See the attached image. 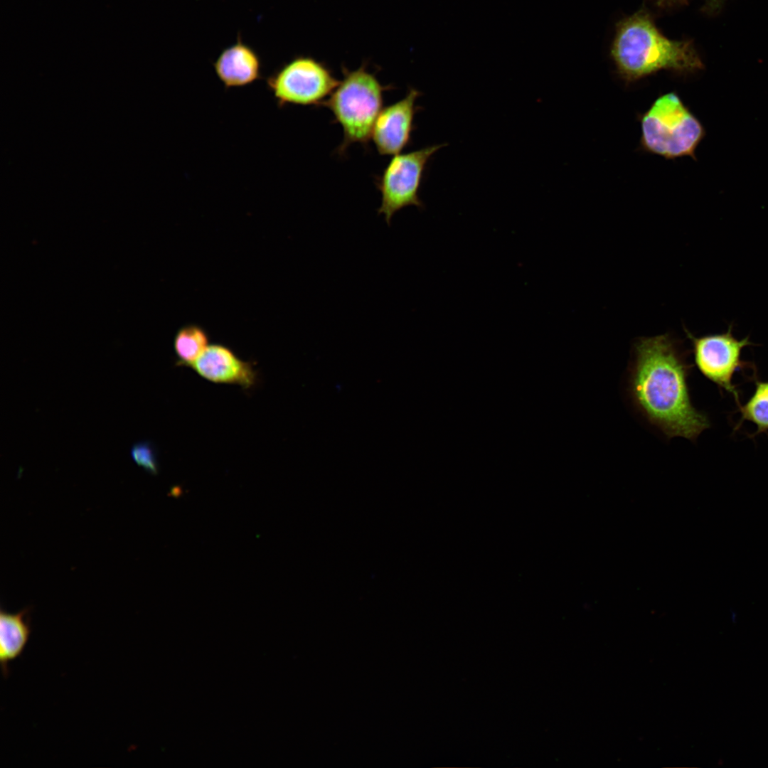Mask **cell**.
Returning <instances> with one entry per match:
<instances>
[{
	"mask_svg": "<svg viewBox=\"0 0 768 768\" xmlns=\"http://www.w3.org/2000/svg\"><path fill=\"white\" fill-rule=\"evenodd\" d=\"M689 365L668 334L640 338L634 345L628 392L638 411L667 438L691 441L710 427L708 417L690 400Z\"/></svg>",
	"mask_w": 768,
	"mask_h": 768,
	"instance_id": "6da1fadb",
	"label": "cell"
},
{
	"mask_svg": "<svg viewBox=\"0 0 768 768\" xmlns=\"http://www.w3.org/2000/svg\"><path fill=\"white\" fill-rule=\"evenodd\" d=\"M610 56L618 74L626 82L660 70L687 74L703 68L692 41L666 37L644 9L617 23Z\"/></svg>",
	"mask_w": 768,
	"mask_h": 768,
	"instance_id": "7a4b0ae2",
	"label": "cell"
},
{
	"mask_svg": "<svg viewBox=\"0 0 768 768\" xmlns=\"http://www.w3.org/2000/svg\"><path fill=\"white\" fill-rule=\"evenodd\" d=\"M343 78L321 106L328 108L342 128L343 139L337 149L343 154L352 144L367 146L375 119L383 109L382 85L365 65L353 71L343 68Z\"/></svg>",
	"mask_w": 768,
	"mask_h": 768,
	"instance_id": "3957f363",
	"label": "cell"
},
{
	"mask_svg": "<svg viewBox=\"0 0 768 768\" xmlns=\"http://www.w3.org/2000/svg\"><path fill=\"white\" fill-rule=\"evenodd\" d=\"M641 147L667 159H695V151L705 136L701 123L674 92L655 100L641 118Z\"/></svg>",
	"mask_w": 768,
	"mask_h": 768,
	"instance_id": "277c9868",
	"label": "cell"
},
{
	"mask_svg": "<svg viewBox=\"0 0 768 768\" xmlns=\"http://www.w3.org/2000/svg\"><path fill=\"white\" fill-rule=\"evenodd\" d=\"M339 81L322 63L310 57H296L267 80L279 107L288 105L321 106Z\"/></svg>",
	"mask_w": 768,
	"mask_h": 768,
	"instance_id": "5b68a950",
	"label": "cell"
},
{
	"mask_svg": "<svg viewBox=\"0 0 768 768\" xmlns=\"http://www.w3.org/2000/svg\"><path fill=\"white\" fill-rule=\"evenodd\" d=\"M446 144H435L393 156L375 185L380 193L378 214L383 215L388 225L401 209L414 206L423 208L418 193L426 165L431 156Z\"/></svg>",
	"mask_w": 768,
	"mask_h": 768,
	"instance_id": "8992f818",
	"label": "cell"
},
{
	"mask_svg": "<svg viewBox=\"0 0 768 768\" xmlns=\"http://www.w3.org/2000/svg\"><path fill=\"white\" fill-rule=\"evenodd\" d=\"M692 344L694 363L700 373L720 389L731 394L738 406L739 393L732 383L734 373L745 366L741 360L742 349L754 345L749 336L737 339L730 324L725 333L694 336L685 330Z\"/></svg>",
	"mask_w": 768,
	"mask_h": 768,
	"instance_id": "52a82bcc",
	"label": "cell"
},
{
	"mask_svg": "<svg viewBox=\"0 0 768 768\" xmlns=\"http://www.w3.org/2000/svg\"><path fill=\"white\" fill-rule=\"evenodd\" d=\"M420 95L419 90L410 88L403 98L381 110L370 137L380 154L395 156L408 145L418 109L415 102Z\"/></svg>",
	"mask_w": 768,
	"mask_h": 768,
	"instance_id": "ba28073f",
	"label": "cell"
},
{
	"mask_svg": "<svg viewBox=\"0 0 768 768\" xmlns=\"http://www.w3.org/2000/svg\"><path fill=\"white\" fill-rule=\"evenodd\" d=\"M190 367L208 381L238 385L245 389L254 386L257 380L251 363L241 360L221 344L209 345Z\"/></svg>",
	"mask_w": 768,
	"mask_h": 768,
	"instance_id": "9c48e42d",
	"label": "cell"
},
{
	"mask_svg": "<svg viewBox=\"0 0 768 768\" xmlns=\"http://www.w3.org/2000/svg\"><path fill=\"white\" fill-rule=\"evenodd\" d=\"M218 78L225 88L241 87L261 78V60L256 51L237 41L225 48L213 63Z\"/></svg>",
	"mask_w": 768,
	"mask_h": 768,
	"instance_id": "30bf717a",
	"label": "cell"
},
{
	"mask_svg": "<svg viewBox=\"0 0 768 768\" xmlns=\"http://www.w3.org/2000/svg\"><path fill=\"white\" fill-rule=\"evenodd\" d=\"M29 612V608L15 614L1 609L0 663L4 678H7L9 673V662L21 655L29 639L31 631Z\"/></svg>",
	"mask_w": 768,
	"mask_h": 768,
	"instance_id": "8fae6325",
	"label": "cell"
},
{
	"mask_svg": "<svg viewBox=\"0 0 768 768\" xmlns=\"http://www.w3.org/2000/svg\"><path fill=\"white\" fill-rule=\"evenodd\" d=\"M208 341V334L201 326L188 324L181 327L174 339L176 364L190 367L209 346Z\"/></svg>",
	"mask_w": 768,
	"mask_h": 768,
	"instance_id": "7c38bea8",
	"label": "cell"
},
{
	"mask_svg": "<svg viewBox=\"0 0 768 768\" xmlns=\"http://www.w3.org/2000/svg\"><path fill=\"white\" fill-rule=\"evenodd\" d=\"M738 408L741 414L740 422L747 420L757 426L754 435L768 431V381L756 380L752 395Z\"/></svg>",
	"mask_w": 768,
	"mask_h": 768,
	"instance_id": "4fadbf2b",
	"label": "cell"
},
{
	"mask_svg": "<svg viewBox=\"0 0 768 768\" xmlns=\"http://www.w3.org/2000/svg\"><path fill=\"white\" fill-rule=\"evenodd\" d=\"M132 459L139 466L152 474L158 472L156 454L154 445L148 441L135 443L131 448Z\"/></svg>",
	"mask_w": 768,
	"mask_h": 768,
	"instance_id": "5bb4252c",
	"label": "cell"
},
{
	"mask_svg": "<svg viewBox=\"0 0 768 768\" xmlns=\"http://www.w3.org/2000/svg\"><path fill=\"white\" fill-rule=\"evenodd\" d=\"M657 6L661 9H668L681 5L687 0H654Z\"/></svg>",
	"mask_w": 768,
	"mask_h": 768,
	"instance_id": "9a60e30c",
	"label": "cell"
}]
</instances>
